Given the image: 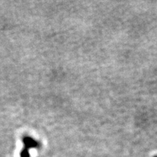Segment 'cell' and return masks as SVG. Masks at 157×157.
Instances as JSON below:
<instances>
[{"label": "cell", "mask_w": 157, "mask_h": 157, "mask_svg": "<svg viewBox=\"0 0 157 157\" xmlns=\"http://www.w3.org/2000/svg\"><path fill=\"white\" fill-rule=\"evenodd\" d=\"M154 157H157V156H154Z\"/></svg>", "instance_id": "7a4b0ae2"}, {"label": "cell", "mask_w": 157, "mask_h": 157, "mask_svg": "<svg viewBox=\"0 0 157 157\" xmlns=\"http://www.w3.org/2000/svg\"><path fill=\"white\" fill-rule=\"evenodd\" d=\"M22 141L24 144V148L21 153V157H29V149L39 148L40 147V144L37 141L29 136L24 137Z\"/></svg>", "instance_id": "6da1fadb"}]
</instances>
